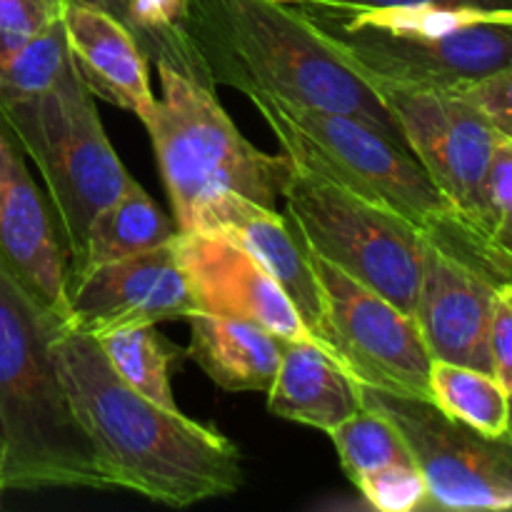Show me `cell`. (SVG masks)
Here are the masks:
<instances>
[{
    "mask_svg": "<svg viewBox=\"0 0 512 512\" xmlns=\"http://www.w3.org/2000/svg\"><path fill=\"white\" fill-rule=\"evenodd\" d=\"M50 350L110 488L170 508L238 493L243 465L223 433L130 388L90 333L58 323Z\"/></svg>",
    "mask_w": 512,
    "mask_h": 512,
    "instance_id": "obj_1",
    "label": "cell"
},
{
    "mask_svg": "<svg viewBox=\"0 0 512 512\" xmlns=\"http://www.w3.org/2000/svg\"><path fill=\"white\" fill-rule=\"evenodd\" d=\"M185 28L215 85L348 115L408 148L375 85L338 53L300 5L190 0Z\"/></svg>",
    "mask_w": 512,
    "mask_h": 512,
    "instance_id": "obj_2",
    "label": "cell"
},
{
    "mask_svg": "<svg viewBox=\"0 0 512 512\" xmlns=\"http://www.w3.org/2000/svg\"><path fill=\"white\" fill-rule=\"evenodd\" d=\"M248 98L288 158L408 220L435 250L483 275L495 288L512 285L510 255L450 203L403 143L348 115L283 103L263 93Z\"/></svg>",
    "mask_w": 512,
    "mask_h": 512,
    "instance_id": "obj_3",
    "label": "cell"
},
{
    "mask_svg": "<svg viewBox=\"0 0 512 512\" xmlns=\"http://www.w3.org/2000/svg\"><path fill=\"white\" fill-rule=\"evenodd\" d=\"M150 58L158 65L160 98L145 118L175 225L185 230L195 208L218 193H238L275 208L293 160L255 148L215 95L188 28L165 38Z\"/></svg>",
    "mask_w": 512,
    "mask_h": 512,
    "instance_id": "obj_4",
    "label": "cell"
},
{
    "mask_svg": "<svg viewBox=\"0 0 512 512\" xmlns=\"http://www.w3.org/2000/svg\"><path fill=\"white\" fill-rule=\"evenodd\" d=\"M58 323L0 265V438L8 445V493L113 490L55 370L50 335Z\"/></svg>",
    "mask_w": 512,
    "mask_h": 512,
    "instance_id": "obj_5",
    "label": "cell"
},
{
    "mask_svg": "<svg viewBox=\"0 0 512 512\" xmlns=\"http://www.w3.org/2000/svg\"><path fill=\"white\" fill-rule=\"evenodd\" d=\"M300 10L370 80L460 90L512 68V13L313 3H300Z\"/></svg>",
    "mask_w": 512,
    "mask_h": 512,
    "instance_id": "obj_6",
    "label": "cell"
},
{
    "mask_svg": "<svg viewBox=\"0 0 512 512\" xmlns=\"http://www.w3.org/2000/svg\"><path fill=\"white\" fill-rule=\"evenodd\" d=\"M0 118L43 178L73 265L83 253L90 220L135 178L110 145L95 98L73 68L43 93L0 103Z\"/></svg>",
    "mask_w": 512,
    "mask_h": 512,
    "instance_id": "obj_7",
    "label": "cell"
},
{
    "mask_svg": "<svg viewBox=\"0 0 512 512\" xmlns=\"http://www.w3.org/2000/svg\"><path fill=\"white\" fill-rule=\"evenodd\" d=\"M283 200L305 248L405 313H415L430 250L418 228L298 160Z\"/></svg>",
    "mask_w": 512,
    "mask_h": 512,
    "instance_id": "obj_8",
    "label": "cell"
},
{
    "mask_svg": "<svg viewBox=\"0 0 512 512\" xmlns=\"http://www.w3.org/2000/svg\"><path fill=\"white\" fill-rule=\"evenodd\" d=\"M365 408L398 428L428 483L430 508L512 510V438H490L445 415L433 400L360 383Z\"/></svg>",
    "mask_w": 512,
    "mask_h": 512,
    "instance_id": "obj_9",
    "label": "cell"
},
{
    "mask_svg": "<svg viewBox=\"0 0 512 512\" xmlns=\"http://www.w3.org/2000/svg\"><path fill=\"white\" fill-rule=\"evenodd\" d=\"M325 310V348L358 383L430 400L433 355L415 315L308 250Z\"/></svg>",
    "mask_w": 512,
    "mask_h": 512,
    "instance_id": "obj_10",
    "label": "cell"
},
{
    "mask_svg": "<svg viewBox=\"0 0 512 512\" xmlns=\"http://www.w3.org/2000/svg\"><path fill=\"white\" fill-rule=\"evenodd\" d=\"M370 80V78H368ZM385 100L410 153L450 203L490 235L488 173L500 135L455 90L370 80Z\"/></svg>",
    "mask_w": 512,
    "mask_h": 512,
    "instance_id": "obj_11",
    "label": "cell"
},
{
    "mask_svg": "<svg viewBox=\"0 0 512 512\" xmlns=\"http://www.w3.org/2000/svg\"><path fill=\"white\" fill-rule=\"evenodd\" d=\"M65 298V323L90 335L128 325L188 320L198 313L175 253V238L130 258L68 273Z\"/></svg>",
    "mask_w": 512,
    "mask_h": 512,
    "instance_id": "obj_12",
    "label": "cell"
},
{
    "mask_svg": "<svg viewBox=\"0 0 512 512\" xmlns=\"http://www.w3.org/2000/svg\"><path fill=\"white\" fill-rule=\"evenodd\" d=\"M0 265L50 318L68 320V248L58 220L0 118Z\"/></svg>",
    "mask_w": 512,
    "mask_h": 512,
    "instance_id": "obj_13",
    "label": "cell"
},
{
    "mask_svg": "<svg viewBox=\"0 0 512 512\" xmlns=\"http://www.w3.org/2000/svg\"><path fill=\"white\" fill-rule=\"evenodd\" d=\"M175 253L198 313L250 320L283 340L313 338L273 275L235 240L203 230H178Z\"/></svg>",
    "mask_w": 512,
    "mask_h": 512,
    "instance_id": "obj_14",
    "label": "cell"
},
{
    "mask_svg": "<svg viewBox=\"0 0 512 512\" xmlns=\"http://www.w3.org/2000/svg\"><path fill=\"white\" fill-rule=\"evenodd\" d=\"M185 230L218 233L243 245L283 288L313 338L325 345V310L318 275L288 215L238 193H218L195 208Z\"/></svg>",
    "mask_w": 512,
    "mask_h": 512,
    "instance_id": "obj_15",
    "label": "cell"
},
{
    "mask_svg": "<svg viewBox=\"0 0 512 512\" xmlns=\"http://www.w3.org/2000/svg\"><path fill=\"white\" fill-rule=\"evenodd\" d=\"M498 290L483 275L430 245L413 315L433 360L493 375L488 335Z\"/></svg>",
    "mask_w": 512,
    "mask_h": 512,
    "instance_id": "obj_16",
    "label": "cell"
},
{
    "mask_svg": "<svg viewBox=\"0 0 512 512\" xmlns=\"http://www.w3.org/2000/svg\"><path fill=\"white\" fill-rule=\"evenodd\" d=\"M65 48L73 73L93 98L138 115L140 123L155 103L148 53L130 28L98 5L68 0L63 13Z\"/></svg>",
    "mask_w": 512,
    "mask_h": 512,
    "instance_id": "obj_17",
    "label": "cell"
},
{
    "mask_svg": "<svg viewBox=\"0 0 512 512\" xmlns=\"http://www.w3.org/2000/svg\"><path fill=\"white\" fill-rule=\"evenodd\" d=\"M363 408L360 383L318 340H285L268 410L290 423L330 433Z\"/></svg>",
    "mask_w": 512,
    "mask_h": 512,
    "instance_id": "obj_18",
    "label": "cell"
},
{
    "mask_svg": "<svg viewBox=\"0 0 512 512\" xmlns=\"http://www.w3.org/2000/svg\"><path fill=\"white\" fill-rule=\"evenodd\" d=\"M188 355L218 388L268 393L283 358L285 340L243 318L193 313Z\"/></svg>",
    "mask_w": 512,
    "mask_h": 512,
    "instance_id": "obj_19",
    "label": "cell"
},
{
    "mask_svg": "<svg viewBox=\"0 0 512 512\" xmlns=\"http://www.w3.org/2000/svg\"><path fill=\"white\" fill-rule=\"evenodd\" d=\"M175 233L178 225L138 183H133L120 198L95 213L85 230L83 253L70 265L68 273L145 253L173 240Z\"/></svg>",
    "mask_w": 512,
    "mask_h": 512,
    "instance_id": "obj_20",
    "label": "cell"
},
{
    "mask_svg": "<svg viewBox=\"0 0 512 512\" xmlns=\"http://www.w3.org/2000/svg\"><path fill=\"white\" fill-rule=\"evenodd\" d=\"M508 390L498 378L468 365L433 360L430 400L450 418L498 438L508 433Z\"/></svg>",
    "mask_w": 512,
    "mask_h": 512,
    "instance_id": "obj_21",
    "label": "cell"
},
{
    "mask_svg": "<svg viewBox=\"0 0 512 512\" xmlns=\"http://www.w3.org/2000/svg\"><path fill=\"white\" fill-rule=\"evenodd\" d=\"M110 368L138 393L163 408L180 410L170 388V363L178 350L155 333V325H128L93 335Z\"/></svg>",
    "mask_w": 512,
    "mask_h": 512,
    "instance_id": "obj_22",
    "label": "cell"
},
{
    "mask_svg": "<svg viewBox=\"0 0 512 512\" xmlns=\"http://www.w3.org/2000/svg\"><path fill=\"white\" fill-rule=\"evenodd\" d=\"M328 435L338 450L340 465L353 485L363 475L388 468V465L415 463L398 428L383 413L365 408V405L348 420L335 425Z\"/></svg>",
    "mask_w": 512,
    "mask_h": 512,
    "instance_id": "obj_23",
    "label": "cell"
},
{
    "mask_svg": "<svg viewBox=\"0 0 512 512\" xmlns=\"http://www.w3.org/2000/svg\"><path fill=\"white\" fill-rule=\"evenodd\" d=\"M80 3L98 5L128 25L148 58L165 38L185 30L190 10V0H80Z\"/></svg>",
    "mask_w": 512,
    "mask_h": 512,
    "instance_id": "obj_24",
    "label": "cell"
},
{
    "mask_svg": "<svg viewBox=\"0 0 512 512\" xmlns=\"http://www.w3.org/2000/svg\"><path fill=\"white\" fill-rule=\"evenodd\" d=\"M370 508L383 512H413L430 508L428 483L415 463L388 465L375 473L363 475L355 483Z\"/></svg>",
    "mask_w": 512,
    "mask_h": 512,
    "instance_id": "obj_25",
    "label": "cell"
},
{
    "mask_svg": "<svg viewBox=\"0 0 512 512\" xmlns=\"http://www.w3.org/2000/svg\"><path fill=\"white\" fill-rule=\"evenodd\" d=\"M68 0H0V60L58 23Z\"/></svg>",
    "mask_w": 512,
    "mask_h": 512,
    "instance_id": "obj_26",
    "label": "cell"
},
{
    "mask_svg": "<svg viewBox=\"0 0 512 512\" xmlns=\"http://www.w3.org/2000/svg\"><path fill=\"white\" fill-rule=\"evenodd\" d=\"M490 238L512 258V143L500 140L488 173Z\"/></svg>",
    "mask_w": 512,
    "mask_h": 512,
    "instance_id": "obj_27",
    "label": "cell"
},
{
    "mask_svg": "<svg viewBox=\"0 0 512 512\" xmlns=\"http://www.w3.org/2000/svg\"><path fill=\"white\" fill-rule=\"evenodd\" d=\"M493 125L500 140L512 143V68L488 75L473 85L455 90Z\"/></svg>",
    "mask_w": 512,
    "mask_h": 512,
    "instance_id": "obj_28",
    "label": "cell"
},
{
    "mask_svg": "<svg viewBox=\"0 0 512 512\" xmlns=\"http://www.w3.org/2000/svg\"><path fill=\"white\" fill-rule=\"evenodd\" d=\"M490 363L498 383L512 393V288H500L495 293L493 320H490Z\"/></svg>",
    "mask_w": 512,
    "mask_h": 512,
    "instance_id": "obj_29",
    "label": "cell"
},
{
    "mask_svg": "<svg viewBox=\"0 0 512 512\" xmlns=\"http://www.w3.org/2000/svg\"><path fill=\"white\" fill-rule=\"evenodd\" d=\"M333 10H383V8H435V10H483L512 13V0H305Z\"/></svg>",
    "mask_w": 512,
    "mask_h": 512,
    "instance_id": "obj_30",
    "label": "cell"
},
{
    "mask_svg": "<svg viewBox=\"0 0 512 512\" xmlns=\"http://www.w3.org/2000/svg\"><path fill=\"white\" fill-rule=\"evenodd\" d=\"M5 465H8V445L0 438V503H3L5 493H8V488H5Z\"/></svg>",
    "mask_w": 512,
    "mask_h": 512,
    "instance_id": "obj_31",
    "label": "cell"
},
{
    "mask_svg": "<svg viewBox=\"0 0 512 512\" xmlns=\"http://www.w3.org/2000/svg\"><path fill=\"white\" fill-rule=\"evenodd\" d=\"M508 435L512 438V393L508 398Z\"/></svg>",
    "mask_w": 512,
    "mask_h": 512,
    "instance_id": "obj_32",
    "label": "cell"
},
{
    "mask_svg": "<svg viewBox=\"0 0 512 512\" xmlns=\"http://www.w3.org/2000/svg\"><path fill=\"white\" fill-rule=\"evenodd\" d=\"M278 3H305V0H278Z\"/></svg>",
    "mask_w": 512,
    "mask_h": 512,
    "instance_id": "obj_33",
    "label": "cell"
},
{
    "mask_svg": "<svg viewBox=\"0 0 512 512\" xmlns=\"http://www.w3.org/2000/svg\"><path fill=\"white\" fill-rule=\"evenodd\" d=\"M510 288H512V285H510Z\"/></svg>",
    "mask_w": 512,
    "mask_h": 512,
    "instance_id": "obj_34",
    "label": "cell"
}]
</instances>
